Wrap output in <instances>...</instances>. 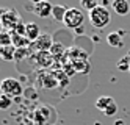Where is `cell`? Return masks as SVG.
Listing matches in <instances>:
<instances>
[{
	"mask_svg": "<svg viewBox=\"0 0 130 125\" xmlns=\"http://www.w3.org/2000/svg\"><path fill=\"white\" fill-rule=\"evenodd\" d=\"M89 21L94 28H105L111 21V14L105 6L100 5V6L94 8L92 11H89Z\"/></svg>",
	"mask_w": 130,
	"mask_h": 125,
	"instance_id": "6da1fadb",
	"label": "cell"
},
{
	"mask_svg": "<svg viewBox=\"0 0 130 125\" xmlns=\"http://www.w3.org/2000/svg\"><path fill=\"white\" fill-rule=\"evenodd\" d=\"M83 22H85V13L80 8H69L66 17H64V25L71 30H80Z\"/></svg>",
	"mask_w": 130,
	"mask_h": 125,
	"instance_id": "7a4b0ae2",
	"label": "cell"
},
{
	"mask_svg": "<svg viewBox=\"0 0 130 125\" xmlns=\"http://www.w3.org/2000/svg\"><path fill=\"white\" fill-rule=\"evenodd\" d=\"M0 89H2V92L5 95H8V97H11V99H14V97L19 99L24 94V86L16 78H5L2 81V84H0Z\"/></svg>",
	"mask_w": 130,
	"mask_h": 125,
	"instance_id": "3957f363",
	"label": "cell"
},
{
	"mask_svg": "<svg viewBox=\"0 0 130 125\" xmlns=\"http://www.w3.org/2000/svg\"><path fill=\"white\" fill-rule=\"evenodd\" d=\"M21 22V16L17 14L16 9H6V8H2V27L5 30L11 28L14 30V27Z\"/></svg>",
	"mask_w": 130,
	"mask_h": 125,
	"instance_id": "277c9868",
	"label": "cell"
},
{
	"mask_svg": "<svg viewBox=\"0 0 130 125\" xmlns=\"http://www.w3.org/2000/svg\"><path fill=\"white\" fill-rule=\"evenodd\" d=\"M53 44L55 42H53L52 36L49 33H42L38 39L33 42V45L36 47V50H38V52H50V49H52Z\"/></svg>",
	"mask_w": 130,
	"mask_h": 125,
	"instance_id": "5b68a950",
	"label": "cell"
},
{
	"mask_svg": "<svg viewBox=\"0 0 130 125\" xmlns=\"http://www.w3.org/2000/svg\"><path fill=\"white\" fill-rule=\"evenodd\" d=\"M52 11H53V5H50V2H47V0H42V2L33 5L31 8V13L38 17H49L52 16Z\"/></svg>",
	"mask_w": 130,
	"mask_h": 125,
	"instance_id": "8992f818",
	"label": "cell"
},
{
	"mask_svg": "<svg viewBox=\"0 0 130 125\" xmlns=\"http://www.w3.org/2000/svg\"><path fill=\"white\" fill-rule=\"evenodd\" d=\"M111 9L118 16H127L130 13V3L128 0H113L111 2Z\"/></svg>",
	"mask_w": 130,
	"mask_h": 125,
	"instance_id": "52a82bcc",
	"label": "cell"
},
{
	"mask_svg": "<svg viewBox=\"0 0 130 125\" xmlns=\"http://www.w3.org/2000/svg\"><path fill=\"white\" fill-rule=\"evenodd\" d=\"M124 31L119 30V31H111L108 36H107V42L113 47V49H121L124 45Z\"/></svg>",
	"mask_w": 130,
	"mask_h": 125,
	"instance_id": "ba28073f",
	"label": "cell"
},
{
	"mask_svg": "<svg viewBox=\"0 0 130 125\" xmlns=\"http://www.w3.org/2000/svg\"><path fill=\"white\" fill-rule=\"evenodd\" d=\"M27 25V30H25V36L28 38V39L31 41V44L38 39V38L42 34L41 30H39V25L38 24H35V22H28V24H25Z\"/></svg>",
	"mask_w": 130,
	"mask_h": 125,
	"instance_id": "9c48e42d",
	"label": "cell"
},
{
	"mask_svg": "<svg viewBox=\"0 0 130 125\" xmlns=\"http://www.w3.org/2000/svg\"><path fill=\"white\" fill-rule=\"evenodd\" d=\"M16 47L14 45H3L0 47V55H2L3 61H13L16 60Z\"/></svg>",
	"mask_w": 130,
	"mask_h": 125,
	"instance_id": "30bf717a",
	"label": "cell"
},
{
	"mask_svg": "<svg viewBox=\"0 0 130 125\" xmlns=\"http://www.w3.org/2000/svg\"><path fill=\"white\" fill-rule=\"evenodd\" d=\"M36 61L41 67H49L53 63V56L50 52H38L36 53Z\"/></svg>",
	"mask_w": 130,
	"mask_h": 125,
	"instance_id": "8fae6325",
	"label": "cell"
},
{
	"mask_svg": "<svg viewBox=\"0 0 130 125\" xmlns=\"http://www.w3.org/2000/svg\"><path fill=\"white\" fill-rule=\"evenodd\" d=\"M13 34V45L16 49H27L28 45H31V41L25 36H21V34H16V33H11Z\"/></svg>",
	"mask_w": 130,
	"mask_h": 125,
	"instance_id": "7c38bea8",
	"label": "cell"
},
{
	"mask_svg": "<svg viewBox=\"0 0 130 125\" xmlns=\"http://www.w3.org/2000/svg\"><path fill=\"white\" fill-rule=\"evenodd\" d=\"M68 8H64L61 5H53V11H52V17L57 22H64V17H66Z\"/></svg>",
	"mask_w": 130,
	"mask_h": 125,
	"instance_id": "4fadbf2b",
	"label": "cell"
},
{
	"mask_svg": "<svg viewBox=\"0 0 130 125\" xmlns=\"http://www.w3.org/2000/svg\"><path fill=\"white\" fill-rule=\"evenodd\" d=\"M115 102V99L113 97H108V95H102V97H99L97 100H96V108L97 110H100L102 113H104L111 103Z\"/></svg>",
	"mask_w": 130,
	"mask_h": 125,
	"instance_id": "5bb4252c",
	"label": "cell"
},
{
	"mask_svg": "<svg viewBox=\"0 0 130 125\" xmlns=\"http://www.w3.org/2000/svg\"><path fill=\"white\" fill-rule=\"evenodd\" d=\"M50 53H52L53 58L61 56L63 53H66V47H64L63 44H60V42H55V44L52 45V49H50Z\"/></svg>",
	"mask_w": 130,
	"mask_h": 125,
	"instance_id": "9a60e30c",
	"label": "cell"
},
{
	"mask_svg": "<svg viewBox=\"0 0 130 125\" xmlns=\"http://www.w3.org/2000/svg\"><path fill=\"white\" fill-rule=\"evenodd\" d=\"M80 5H82L83 9H86V11H92L94 8L100 6L99 0H80Z\"/></svg>",
	"mask_w": 130,
	"mask_h": 125,
	"instance_id": "2e32d148",
	"label": "cell"
},
{
	"mask_svg": "<svg viewBox=\"0 0 130 125\" xmlns=\"http://www.w3.org/2000/svg\"><path fill=\"white\" fill-rule=\"evenodd\" d=\"M118 69L121 70V72H125V70H130V58L125 55V56H122V58L119 60V63H118Z\"/></svg>",
	"mask_w": 130,
	"mask_h": 125,
	"instance_id": "e0dca14e",
	"label": "cell"
},
{
	"mask_svg": "<svg viewBox=\"0 0 130 125\" xmlns=\"http://www.w3.org/2000/svg\"><path fill=\"white\" fill-rule=\"evenodd\" d=\"M0 42H2V47L3 45H13V34H10L6 30H3L2 34H0Z\"/></svg>",
	"mask_w": 130,
	"mask_h": 125,
	"instance_id": "ac0fdd59",
	"label": "cell"
},
{
	"mask_svg": "<svg viewBox=\"0 0 130 125\" xmlns=\"http://www.w3.org/2000/svg\"><path fill=\"white\" fill-rule=\"evenodd\" d=\"M13 105V99L11 97H8V95H2V97H0V108L2 110H8Z\"/></svg>",
	"mask_w": 130,
	"mask_h": 125,
	"instance_id": "d6986e66",
	"label": "cell"
},
{
	"mask_svg": "<svg viewBox=\"0 0 130 125\" xmlns=\"http://www.w3.org/2000/svg\"><path fill=\"white\" fill-rule=\"evenodd\" d=\"M116 113H118V103H116V102H113V103H111L110 106H108V108L104 111V114H105V116H108V117L115 116Z\"/></svg>",
	"mask_w": 130,
	"mask_h": 125,
	"instance_id": "ffe728a7",
	"label": "cell"
},
{
	"mask_svg": "<svg viewBox=\"0 0 130 125\" xmlns=\"http://www.w3.org/2000/svg\"><path fill=\"white\" fill-rule=\"evenodd\" d=\"M115 125H125V122L119 119V120H116V122H115Z\"/></svg>",
	"mask_w": 130,
	"mask_h": 125,
	"instance_id": "44dd1931",
	"label": "cell"
},
{
	"mask_svg": "<svg viewBox=\"0 0 130 125\" xmlns=\"http://www.w3.org/2000/svg\"><path fill=\"white\" fill-rule=\"evenodd\" d=\"M28 2H31L33 5H36V3H39V2H42V0H28Z\"/></svg>",
	"mask_w": 130,
	"mask_h": 125,
	"instance_id": "7402d4cb",
	"label": "cell"
},
{
	"mask_svg": "<svg viewBox=\"0 0 130 125\" xmlns=\"http://www.w3.org/2000/svg\"><path fill=\"white\" fill-rule=\"evenodd\" d=\"M127 56H128V58H130V50H128V52H127Z\"/></svg>",
	"mask_w": 130,
	"mask_h": 125,
	"instance_id": "603a6c76",
	"label": "cell"
},
{
	"mask_svg": "<svg viewBox=\"0 0 130 125\" xmlns=\"http://www.w3.org/2000/svg\"><path fill=\"white\" fill-rule=\"evenodd\" d=\"M128 72H130V70H128Z\"/></svg>",
	"mask_w": 130,
	"mask_h": 125,
	"instance_id": "cb8c5ba5",
	"label": "cell"
}]
</instances>
